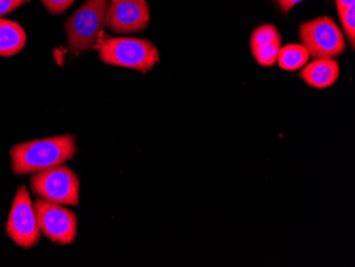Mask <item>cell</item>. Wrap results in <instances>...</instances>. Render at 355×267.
I'll return each instance as SVG.
<instances>
[{
	"mask_svg": "<svg viewBox=\"0 0 355 267\" xmlns=\"http://www.w3.org/2000/svg\"><path fill=\"white\" fill-rule=\"evenodd\" d=\"M77 151L76 137L71 135L21 143L10 150L12 171L17 176L37 174L69 162Z\"/></svg>",
	"mask_w": 355,
	"mask_h": 267,
	"instance_id": "6da1fadb",
	"label": "cell"
},
{
	"mask_svg": "<svg viewBox=\"0 0 355 267\" xmlns=\"http://www.w3.org/2000/svg\"><path fill=\"white\" fill-rule=\"evenodd\" d=\"M99 58L105 64L147 73L159 61L153 42L135 37H107L97 41Z\"/></svg>",
	"mask_w": 355,
	"mask_h": 267,
	"instance_id": "7a4b0ae2",
	"label": "cell"
},
{
	"mask_svg": "<svg viewBox=\"0 0 355 267\" xmlns=\"http://www.w3.org/2000/svg\"><path fill=\"white\" fill-rule=\"evenodd\" d=\"M110 0H87L65 23L67 46L73 55L93 49L105 24Z\"/></svg>",
	"mask_w": 355,
	"mask_h": 267,
	"instance_id": "3957f363",
	"label": "cell"
},
{
	"mask_svg": "<svg viewBox=\"0 0 355 267\" xmlns=\"http://www.w3.org/2000/svg\"><path fill=\"white\" fill-rule=\"evenodd\" d=\"M32 192L41 198L62 206L76 207L80 201V180L67 166L53 167L32 175Z\"/></svg>",
	"mask_w": 355,
	"mask_h": 267,
	"instance_id": "277c9868",
	"label": "cell"
},
{
	"mask_svg": "<svg viewBox=\"0 0 355 267\" xmlns=\"http://www.w3.org/2000/svg\"><path fill=\"white\" fill-rule=\"evenodd\" d=\"M301 45L313 59H333L346 51V41L334 19L318 17L299 28Z\"/></svg>",
	"mask_w": 355,
	"mask_h": 267,
	"instance_id": "5b68a950",
	"label": "cell"
},
{
	"mask_svg": "<svg viewBox=\"0 0 355 267\" xmlns=\"http://www.w3.org/2000/svg\"><path fill=\"white\" fill-rule=\"evenodd\" d=\"M6 234L24 249L33 248L41 240L35 207L25 185L16 191L6 225Z\"/></svg>",
	"mask_w": 355,
	"mask_h": 267,
	"instance_id": "8992f818",
	"label": "cell"
},
{
	"mask_svg": "<svg viewBox=\"0 0 355 267\" xmlns=\"http://www.w3.org/2000/svg\"><path fill=\"white\" fill-rule=\"evenodd\" d=\"M40 230L48 240L59 245H71L78 234V218L62 205L37 198L33 203Z\"/></svg>",
	"mask_w": 355,
	"mask_h": 267,
	"instance_id": "52a82bcc",
	"label": "cell"
},
{
	"mask_svg": "<svg viewBox=\"0 0 355 267\" xmlns=\"http://www.w3.org/2000/svg\"><path fill=\"white\" fill-rule=\"evenodd\" d=\"M150 21L146 0H112L107 8L105 25L113 33H141Z\"/></svg>",
	"mask_w": 355,
	"mask_h": 267,
	"instance_id": "ba28073f",
	"label": "cell"
},
{
	"mask_svg": "<svg viewBox=\"0 0 355 267\" xmlns=\"http://www.w3.org/2000/svg\"><path fill=\"white\" fill-rule=\"evenodd\" d=\"M281 35L273 25H262L252 33L250 49L253 58L262 67H272L281 49Z\"/></svg>",
	"mask_w": 355,
	"mask_h": 267,
	"instance_id": "9c48e42d",
	"label": "cell"
},
{
	"mask_svg": "<svg viewBox=\"0 0 355 267\" xmlns=\"http://www.w3.org/2000/svg\"><path fill=\"white\" fill-rule=\"evenodd\" d=\"M340 67L334 59H316L303 67L301 79L315 89L332 87L340 78Z\"/></svg>",
	"mask_w": 355,
	"mask_h": 267,
	"instance_id": "30bf717a",
	"label": "cell"
},
{
	"mask_svg": "<svg viewBox=\"0 0 355 267\" xmlns=\"http://www.w3.org/2000/svg\"><path fill=\"white\" fill-rule=\"evenodd\" d=\"M27 42L25 30L19 24L0 17V57L21 53Z\"/></svg>",
	"mask_w": 355,
	"mask_h": 267,
	"instance_id": "8fae6325",
	"label": "cell"
},
{
	"mask_svg": "<svg viewBox=\"0 0 355 267\" xmlns=\"http://www.w3.org/2000/svg\"><path fill=\"white\" fill-rule=\"evenodd\" d=\"M310 59L308 51L301 44H289L279 51V67L284 71H295L302 69Z\"/></svg>",
	"mask_w": 355,
	"mask_h": 267,
	"instance_id": "7c38bea8",
	"label": "cell"
},
{
	"mask_svg": "<svg viewBox=\"0 0 355 267\" xmlns=\"http://www.w3.org/2000/svg\"><path fill=\"white\" fill-rule=\"evenodd\" d=\"M340 21H342L343 27H344L345 33L350 41L352 49H354L355 43V7L345 8V9L338 11Z\"/></svg>",
	"mask_w": 355,
	"mask_h": 267,
	"instance_id": "4fadbf2b",
	"label": "cell"
},
{
	"mask_svg": "<svg viewBox=\"0 0 355 267\" xmlns=\"http://www.w3.org/2000/svg\"><path fill=\"white\" fill-rule=\"evenodd\" d=\"M46 9L53 14H61L71 7L76 0H41Z\"/></svg>",
	"mask_w": 355,
	"mask_h": 267,
	"instance_id": "5bb4252c",
	"label": "cell"
},
{
	"mask_svg": "<svg viewBox=\"0 0 355 267\" xmlns=\"http://www.w3.org/2000/svg\"><path fill=\"white\" fill-rule=\"evenodd\" d=\"M29 0H0V17L11 13L17 8L21 7Z\"/></svg>",
	"mask_w": 355,
	"mask_h": 267,
	"instance_id": "9a60e30c",
	"label": "cell"
},
{
	"mask_svg": "<svg viewBox=\"0 0 355 267\" xmlns=\"http://www.w3.org/2000/svg\"><path fill=\"white\" fill-rule=\"evenodd\" d=\"M301 1H303V0H276L277 5L279 6V8H280L284 13H287L289 10L292 9L295 6L298 5Z\"/></svg>",
	"mask_w": 355,
	"mask_h": 267,
	"instance_id": "2e32d148",
	"label": "cell"
},
{
	"mask_svg": "<svg viewBox=\"0 0 355 267\" xmlns=\"http://www.w3.org/2000/svg\"><path fill=\"white\" fill-rule=\"evenodd\" d=\"M335 1H336V7L338 11L355 5V0H335Z\"/></svg>",
	"mask_w": 355,
	"mask_h": 267,
	"instance_id": "e0dca14e",
	"label": "cell"
}]
</instances>
